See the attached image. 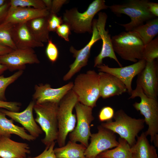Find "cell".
I'll use <instances>...</instances> for the list:
<instances>
[{
	"instance_id": "obj_49",
	"label": "cell",
	"mask_w": 158,
	"mask_h": 158,
	"mask_svg": "<svg viewBox=\"0 0 158 158\" xmlns=\"http://www.w3.org/2000/svg\"></svg>"
},
{
	"instance_id": "obj_1",
	"label": "cell",
	"mask_w": 158,
	"mask_h": 158,
	"mask_svg": "<svg viewBox=\"0 0 158 158\" xmlns=\"http://www.w3.org/2000/svg\"><path fill=\"white\" fill-rule=\"evenodd\" d=\"M129 98L133 99L139 97L141 99L140 102H135L133 106L143 115L145 123L148 126L147 130L144 132L147 136H150V141L155 147H158V102L157 99L147 96L143 92L140 87L137 85L133 90Z\"/></svg>"
},
{
	"instance_id": "obj_30",
	"label": "cell",
	"mask_w": 158,
	"mask_h": 158,
	"mask_svg": "<svg viewBox=\"0 0 158 158\" xmlns=\"http://www.w3.org/2000/svg\"><path fill=\"white\" fill-rule=\"evenodd\" d=\"M23 70H19L8 77L0 76V100L6 101L5 91L7 87L17 80L22 74Z\"/></svg>"
},
{
	"instance_id": "obj_37",
	"label": "cell",
	"mask_w": 158,
	"mask_h": 158,
	"mask_svg": "<svg viewBox=\"0 0 158 158\" xmlns=\"http://www.w3.org/2000/svg\"><path fill=\"white\" fill-rule=\"evenodd\" d=\"M21 104L20 103L15 102H7L0 100V108L15 112L19 111Z\"/></svg>"
},
{
	"instance_id": "obj_43",
	"label": "cell",
	"mask_w": 158,
	"mask_h": 158,
	"mask_svg": "<svg viewBox=\"0 0 158 158\" xmlns=\"http://www.w3.org/2000/svg\"><path fill=\"white\" fill-rule=\"evenodd\" d=\"M7 69L6 67L0 63V75Z\"/></svg>"
},
{
	"instance_id": "obj_16",
	"label": "cell",
	"mask_w": 158,
	"mask_h": 158,
	"mask_svg": "<svg viewBox=\"0 0 158 158\" xmlns=\"http://www.w3.org/2000/svg\"><path fill=\"white\" fill-rule=\"evenodd\" d=\"M73 83L70 82L59 88H51L49 84L36 85L33 98L35 104L47 102L59 104V102L73 86Z\"/></svg>"
},
{
	"instance_id": "obj_8",
	"label": "cell",
	"mask_w": 158,
	"mask_h": 158,
	"mask_svg": "<svg viewBox=\"0 0 158 158\" xmlns=\"http://www.w3.org/2000/svg\"><path fill=\"white\" fill-rule=\"evenodd\" d=\"M149 1L148 0H130L125 3L109 6V8L116 14H123L128 16L130 18V22L119 25L126 31H132L143 25L145 21L155 18L148 10Z\"/></svg>"
},
{
	"instance_id": "obj_44",
	"label": "cell",
	"mask_w": 158,
	"mask_h": 158,
	"mask_svg": "<svg viewBox=\"0 0 158 158\" xmlns=\"http://www.w3.org/2000/svg\"><path fill=\"white\" fill-rule=\"evenodd\" d=\"M7 1L5 0H0V6L4 5Z\"/></svg>"
},
{
	"instance_id": "obj_10",
	"label": "cell",
	"mask_w": 158,
	"mask_h": 158,
	"mask_svg": "<svg viewBox=\"0 0 158 158\" xmlns=\"http://www.w3.org/2000/svg\"><path fill=\"white\" fill-rule=\"evenodd\" d=\"M98 132L92 134L90 142L85 152L86 158H95L102 152L118 145L114 133L102 126L97 127Z\"/></svg>"
},
{
	"instance_id": "obj_14",
	"label": "cell",
	"mask_w": 158,
	"mask_h": 158,
	"mask_svg": "<svg viewBox=\"0 0 158 158\" xmlns=\"http://www.w3.org/2000/svg\"><path fill=\"white\" fill-rule=\"evenodd\" d=\"M107 18V15L105 13L101 12L98 13L96 26L101 39L102 40V44L100 52L95 59L94 67H95L102 64L103 59L109 57L114 60L120 67H122V65L118 61L114 51L110 35L108 30H106L105 29Z\"/></svg>"
},
{
	"instance_id": "obj_41",
	"label": "cell",
	"mask_w": 158,
	"mask_h": 158,
	"mask_svg": "<svg viewBox=\"0 0 158 158\" xmlns=\"http://www.w3.org/2000/svg\"><path fill=\"white\" fill-rule=\"evenodd\" d=\"M13 49L8 47L0 44V56L7 54Z\"/></svg>"
},
{
	"instance_id": "obj_7",
	"label": "cell",
	"mask_w": 158,
	"mask_h": 158,
	"mask_svg": "<svg viewBox=\"0 0 158 158\" xmlns=\"http://www.w3.org/2000/svg\"><path fill=\"white\" fill-rule=\"evenodd\" d=\"M111 39L114 52L123 59L135 63L142 59L145 45L136 32H123Z\"/></svg>"
},
{
	"instance_id": "obj_25",
	"label": "cell",
	"mask_w": 158,
	"mask_h": 158,
	"mask_svg": "<svg viewBox=\"0 0 158 158\" xmlns=\"http://www.w3.org/2000/svg\"><path fill=\"white\" fill-rule=\"evenodd\" d=\"M86 148L81 144L69 140L66 144L54 148V151L57 158H86L84 154Z\"/></svg>"
},
{
	"instance_id": "obj_39",
	"label": "cell",
	"mask_w": 158,
	"mask_h": 158,
	"mask_svg": "<svg viewBox=\"0 0 158 158\" xmlns=\"http://www.w3.org/2000/svg\"><path fill=\"white\" fill-rule=\"evenodd\" d=\"M10 7L9 1H7L4 5L0 6V24L4 22Z\"/></svg>"
},
{
	"instance_id": "obj_11",
	"label": "cell",
	"mask_w": 158,
	"mask_h": 158,
	"mask_svg": "<svg viewBox=\"0 0 158 158\" xmlns=\"http://www.w3.org/2000/svg\"><path fill=\"white\" fill-rule=\"evenodd\" d=\"M97 19L93 20L91 38L89 42L83 48L78 50L73 46L70 47V51L73 54V57L75 58V60L73 63L69 66L70 69L63 77V80L64 81L71 79L83 67L87 65L92 47L96 42L101 39L97 28Z\"/></svg>"
},
{
	"instance_id": "obj_33",
	"label": "cell",
	"mask_w": 158,
	"mask_h": 158,
	"mask_svg": "<svg viewBox=\"0 0 158 158\" xmlns=\"http://www.w3.org/2000/svg\"><path fill=\"white\" fill-rule=\"evenodd\" d=\"M63 23V21L61 17H58L56 14L50 13L47 22L49 32H56L57 29Z\"/></svg>"
},
{
	"instance_id": "obj_47",
	"label": "cell",
	"mask_w": 158,
	"mask_h": 158,
	"mask_svg": "<svg viewBox=\"0 0 158 158\" xmlns=\"http://www.w3.org/2000/svg\"><path fill=\"white\" fill-rule=\"evenodd\" d=\"M1 136V135H0V137Z\"/></svg>"
},
{
	"instance_id": "obj_9",
	"label": "cell",
	"mask_w": 158,
	"mask_h": 158,
	"mask_svg": "<svg viewBox=\"0 0 158 158\" xmlns=\"http://www.w3.org/2000/svg\"><path fill=\"white\" fill-rule=\"evenodd\" d=\"M77 120V125L69 134L70 140L80 142L86 147L92 134L90 124L94 119L92 115L93 108L78 102L75 106Z\"/></svg>"
},
{
	"instance_id": "obj_46",
	"label": "cell",
	"mask_w": 158,
	"mask_h": 158,
	"mask_svg": "<svg viewBox=\"0 0 158 158\" xmlns=\"http://www.w3.org/2000/svg\"><path fill=\"white\" fill-rule=\"evenodd\" d=\"M133 158H135L133 154Z\"/></svg>"
},
{
	"instance_id": "obj_15",
	"label": "cell",
	"mask_w": 158,
	"mask_h": 158,
	"mask_svg": "<svg viewBox=\"0 0 158 158\" xmlns=\"http://www.w3.org/2000/svg\"><path fill=\"white\" fill-rule=\"evenodd\" d=\"M158 65L155 60L146 62L144 68L138 75L137 85L149 97L157 99Z\"/></svg>"
},
{
	"instance_id": "obj_3",
	"label": "cell",
	"mask_w": 158,
	"mask_h": 158,
	"mask_svg": "<svg viewBox=\"0 0 158 158\" xmlns=\"http://www.w3.org/2000/svg\"><path fill=\"white\" fill-rule=\"evenodd\" d=\"M111 120L102 123L101 126L118 134L121 138L125 140L131 147L136 142L135 138L144 128V119H136L128 115L122 109L116 111Z\"/></svg>"
},
{
	"instance_id": "obj_6",
	"label": "cell",
	"mask_w": 158,
	"mask_h": 158,
	"mask_svg": "<svg viewBox=\"0 0 158 158\" xmlns=\"http://www.w3.org/2000/svg\"><path fill=\"white\" fill-rule=\"evenodd\" d=\"M58 104L50 102L35 103L34 107L36 114L35 119L45 133V137L41 141L46 147L49 146L57 139Z\"/></svg>"
},
{
	"instance_id": "obj_40",
	"label": "cell",
	"mask_w": 158,
	"mask_h": 158,
	"mask_svg": "<svg viewBox=\"0 0 158 158\" xmlns=\"http://www.w3.org/2000/svg\"><path fill=\"white\" fill-rule=\"evenodd\" d=\"M149 11L155 17L158 16V4L149 1L148 4Z\"/></svg>"
},
{
	"instance_id": "obj_21",
	"label": "cell",
	"mask_w": 158,
	"mask_h": 158,
	"mask_svg": "<svg viewBox=\"0 0 158 158\" xmlns=\"http://www.w3.org/2000/svg\"><path fill=\"white\" fill-rule=\"evenodd\" d=\"M30 152L26 143L14 141L9 137H0V157L1 158H26Z\"/></svg>"
},
{
	"instance_id": "obj_32",
	"label": "cell",
	"mask_w": 158,
	"mask_h": 158,
	"mask_svg": "<svg viewBox=\"0 0 158 158\" xmlns=\"http://www.w3.org/2000/svg\"><path fill=\"white\" fill-rule=\"evenodd\" d=\"M46 49V53L49 59L52 63L55 62L59 56V51L56 45L49 39L48 42Z\"/></svg>"
},
{
	"instance_id": "obj_26",
	"label": "cell",
	"mask_w": 158,
	"mask_h": 158,
	"mask_svg": "<svg viewBox=\"0 0 158 158\" xmlns=\"http://www.w3.org/2000/svg\"><path fill=\"white\" fill-rule=\"evenodd\" d=\"M139 35L145 45L152 41L158 33V18L151 19L133 31Z\"/></svg>"
},
{
	"instance_id": "obj_12",
	"label": "cell",
	"mask_w": 158,
	"mask_h": 158,
	"mask_svg": "<svg viewBox=\"0 0 158 158\" xmlns=\"http://www.w3.org/2000/svg\"><path fill=\"white\" fill-rule=\"evenodd\" d=\"M40 62L32 48L17 49L7 54L0 56V63L11 71L23 70L27 64Z\"/></svg>"
},
{
	"instance_id": "obj_22",
	"label": "cell",
	"mask_w": 158,
	"mask_h": 158,
	"mask_svg": "<svg viewBox=\"0 0 158 158\" xmlns=\"http://www.w3.org/2000/svg\"><path fill=\"white\" fill-rule=\"evenodd\" d=\"M11 134L16 135L29 141L36 139L28 133L23 127L14 124L11 120L8 119L5 115L0 111V135L10 138Z\"/></svg>"
},
{
	"instance_id": "obj_13",
	"label": "cell",
	"mask_w": 158,
	"mask_h": 158,
	"mask_svg": "<svg viewBox=\"0 0 158 158\" xmlns=\"http://www.w3.org/2000/svg\"><path fill=\"white\" fill-rule=\"evenodd\" d=\"M146 63L145 60L140 59L134 64L124 67L111 68L103 63L97 67L100 72L109 73L119 79L125 85L127 91L130 95L133 90L132 80L144 68Z\"/></svg>"
},
{
	"instance_id": "obj_17",
	"label": "cell",
	"mask_w": 158,
	"mask_h": 158,
	"mask_svg": "<svg viewBox=\"0 0 158 158\" xmlns=\"http://www.w3.org/2000/svg\"><path fill=\"white\" fill-rule=\"evenodd\" d=\"M35 104L34 101H31L26 108L21 112L5 109H0V111L12 120L20 123L30 135L36 139L42 134L43 131L37 124L33 117V111Z\"/></svg>"
},
{
	"instance_id": "obj_18",
	"label": "cell",
	"mask_w": 158,
	"mask_h": 158,
	"mask_svg": "<svg viewBox=\"0 0 158 158\" xmlns=\"http://www.w3.org/2000/svg\"><path fill=\"white\" fill-rule=\"evenodd\" d=\"M50 11L47 8L39 9L32 7L10 6L4 23L13 24L26 23L34 19L49 16Z\"/></svg>"
},
{
	"instance_id": "obj_42",
	"label": "cell",
	"mask_w": 158,
	"mask_h": 158,
	"mask_svg": "<svg viewBox=\"0 0 158 158\" xmlns=\"http://www.w3.org/2000/svg\"><path fill=\"white\" fill-rule=\"evenodd\" d=\"M46 8L50 11L52 6V0H42Z\"/></svg>"
},
{
	"instance_id": "obj_27",
	"label": "cell",
	"mask_w": 158,
	"mask_h": 158,
	"mask_svg": "<svg viewBox=\"0 0 158 158\" xmlns=\"http://www.w3.org/2000/svg\"><path fill=\"white\" fill-rule=\"evenodd\" d=\"M118 142V145L115 148L105 150L98 156L104 158H133L131 147L127 142L120 137Z\"/></svg>"
},
{
	"instance_id": "obj_36",
	"label": "cell",
	"mask_w": 158,
	"mask_h": 158,
	"mask_svg": "<svg viewBox=\"0 0 158 158\" xmlns=\"http://www.w3.org/2000/svg\"><path fill=\"white\" fill-rule=\"evenodd\" d=\"M71 29L69 26L65 23L62 24L56 29L57 34L66 41H69L68 36L71 34Z\"/></svg>"
},
{
	"instance_id": "obj_34",
	"label": "cell",
	"mask_w": 158,
	"mask_h": 158,
	"mask_svg": "<svg viewBox=\"0 0 158 158\" xmlns=\"http://www.w3.org/2000/svg\"><path fill=\"white\" fill-rule=\"evenodd\" d=\"M114 114V109L109 106L104 107L100 110L98 117L99 121L102 122L111 120Z\"/></svg>"
},
{
	"instance_id": "obj_29",
	"label": "cell",
	"mask_w": 158,
	"mask_h": 158,
	"mask_svg": "<svg viewBox=\"0 0 158 158\" xmlns=\"http://www.w3.org/2000/svg\"><path fill=\"white\" fill-rule=\"evenodd\" d=\"M158 58V37L157 36L147 44L145 45L142 59L146 62L155 60Z\"/></svg>"
},
{
	"instance_id": "obj_28",
	"label": "cell",
	"mask_w": 158,
	"mask_h": 158,
	"mask_svg": "<svg viewBox=\"0 0 158 158\" xmlns=\"http://www.w3.org/2000/svg\"><path fill=\"white\" fill-rule=\"evenodd\" d=\"M13 25L5 23L0 24V44L15 50L17 48L13 42L11 35V30Z\"/></svg>"
},
{
	"instance_id": "obj_2",
	"label": "cell",
	"mask_w": 158,
	"mask_h": 158,
	"mask_svg": "<svg viewBox=\"0 0 158 158\" xmlns=\"http://www.w3.org/2000/svg\"><path fill=\"white\" fill-rule=\"evenodd\" d=\"M109 7L104 0H95L83 13L79 12L76 8L66 10L63 14V20L69 26L71 30L75 33L87 32L91 34L92 32V23L94 16L100 11Z\"/></svg>"
},
{
	"instance_id": "obj_45",
	"label": "cell",
	"mask_w": 158,
	"mask_h": 158,
	"mask_svg": "<svg viewBox=\"0 0 158 158\" xmlns=\"http://www.w3.org/2000/svg\"><path fill=\"white\" fill-rule=\"evenodd\" d=\"M95 158H102V157H100L97 156Z\"/></svg>"
},
{
	"instance_id": "obj_20",
	"label": "cell",
	"mask_w": 158,
	"mask_h": 158,
	"mask_svg": "<svg viewBox=\"0 0 158 158\" xmlns=\"http://www.w3.org/2000/svg\"><path fill=\"white\" fill-rule=\"evenodd\" d=\"M98 73L100 97L103 98L119 96L127 91L125 85L115 76L103 72Z\"/></svg>"
},
{
	"instance_id": "obj_23",
	"label": "cell",
	"mask_w": 158,
	"mask_h": 158,
	"mask_svg": "<svg viewBox=\"0 0 158 158\" xmlns=\"http://www.w3.org/2000/svg\"><path fill=\"white\" fill-rule=\"evenodd\" d=\"M144 132L137 137L135 143L131 147L135 158H158L155 147L150 145Z\"/></svg>"
},
{
	"instance_id": "obj_4",
	"label": "cell",
	"mask_w": 158,
	"mask_h": 158,
	"mask_svg": "<svg viewBox=\"0 0 158 158\" xmlns=\"http://www.w3.org/2000/svg\"><path fill=\"white\" fill-rule=\"evenodd\" d=\"M78 102L77 96L71 89L58 104L57 113L58 135L56 141L59 147L65 145L67 135L75 127L76 117L73 111Z\"/></svg>"
},
{
	"instance_id": "obj_31",
	"label": "cell",
	"mask_w": 158,
	"mask_h": 158,
	"mask_svg": "<svg viewBox=\"0 0 158 158\" xmlns=\"http://www.w3.org/2000/svg\"><path fill=\"white\" fill-rule=\"evenodd\" d=\"M10 6L32 7L39 9L46 8L42 0H11Z\"/></svg>"
},
{
	"instance_id": "obj_5",
	"label": "cell",
	"mask_w": 158,
	"mask_h": 158,
	"mask_svg": "<svg viewBox=\"0 0 158 158\" xmlns=\"http://www.w3.org/2000/svg\"><path fill=\"white\" fill-rule=\"evenodd\" d=\"M72 90L77 96L78 102L93 108L100 97L99 73L90 70L79 74Z\"/></svg>"
},
{
	"instance_id": "obj_38",
	"label": "cell",
	"mask_w": 158,
	"mask_h": 158,
	"mask_svg": "<svg viewBox=\"0 0 158 158\" xmlns=\"http://www.w3.org/2000/svg\"><path fill=\"white\" fill-rule=\"evenodd\" d=\"M67 1L66 0H52V6L50 11V13L56 14L59 11L62 6Z\"/></svg>"
},
{
	"instance_id": "obj_35",
	"label": "cell",
	"mask_w": 158,
	"mask_h": 158,
	"mask_svg": "<svg viewBox=\"0 0 158 158\" xmlns=\"http://www.w3.org/2000/svg\"><path fill=\"white\" fill-rule=\"evenodd\" d=\"M55 144V142L54 141L49 146L46 147L44 151L39 155L27 158H57L54 151Z\"/></svg>"
},
{
	"instance_id": "obj_24",
	"label": "cell",
	"mask_w": 158,
	"mask_h": 158,
	"mask_svg": "<svg viewBox=\"0 0 158 158\" xmlns=\"http://www.w3.org/2000/svg\"><path fill=\"white\" fill-rule=\"evenodd\" d=\"M48 16L36 18L26 23L34 37L43 43L47 42L49 39L47 23Z\"/></svg>"
},
{
	"instance_id": "obj_48",
	"label": "cell",
	"mask_w": 158,
	"mask_h": 158,
	"mask_svg": "<svg viewBox=\"0 0 158 158\" xmlns=\"http://www.w3.org/2000/svg\"></svg>"
},
{
	"instance_id": "obj_19",
	"label": "cell",
	"mask_w": 158,
	"mask_h": 158,
	"mask_svg": "<svg viewBox=\"0 0 158 158\" xmlns=\"http://www.w3.org/2000/svg\"><path fill=\"white\" fill-rule=\"evenodd\" d=\"M11 35L17 49H33L44 46L43 43L34 37L26 23L13 24L11 29Z\"/></svg>"
}]
</instances>
